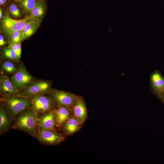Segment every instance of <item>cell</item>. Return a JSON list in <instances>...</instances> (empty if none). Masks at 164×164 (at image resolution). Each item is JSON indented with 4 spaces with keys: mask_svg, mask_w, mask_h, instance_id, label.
Segmentation results:
<instances>
[{
    "mask_svg": "<svg viewBox=\"0 0 164 164\" xmlns=\"http://www.w3.org/2000/svg\"><path fill=\"white\" fill-rule=\"evenodd\" d=\"M56 122V115L53 111L38 116V126L41 130H53Z\"/></svg>",
    "mask_w": 164,
    "mask_h": 164,
    "instance_id": "obj_10",
    "label": "cell"
},
{
    "mask_svg": "<svg viewBox=\"0 0 164 164\" xmlns=\"http://www.w3.org/2000/svg\"><path fill=\"white\" fill-rule=\"evenodd\" d=\"M45 11V3L42 0L38 1L29 13V18L31 20L41 21Z\"/></svg>",
    "mask_w": 164,
    "mask_h": 164,
    "instance_id": "obj_13",
    "label": "cell"
},
{
    "mask_svg": "<svg viewBox=\"0 0 164 164\" xmlns=\"http://www.w3.org/2000/svg\"><path fill=\"white\" fill-rule=\"evenodd\" d=\"M59 107H70L73 106L78 99L73 94L60 90H53L50 93L49 97Z\"/></svg>",
    "mask_w": 164,
    "mask_h": 164,
    "instance_id": "obj_4",
    "label": "cell"
},
{
    "mask_svg": "<svg viewBox=\"0 0 164 164\" xmlns=\"http://www.w3.org/2000/svg\"><path fill=\"white\" fill-rule=\"evenodd\" d=\"M31 20L28 17L20 20H15L11 19L6 15L2 21L3 31L9 36L14 31L22 30L26 24Z\"/></svg>",
    "mask_w": 164,
    "mask_h": 164,
    "instance_id": "obj_7",
    "label": "cell"
},
{
    "mask_svg": "<svg viewBox=\"0 0 164 164\" xmlns=\"http://www.w3.org/2000/svg\"><path fill=\"white\" fill-rule=\"evenodd\" d=\"M79 120L76 118L71 117L68 118L64 125V129L68 134L72 133L77 131L79 128Z\"/></svg>",
    "mask_w": 164,
    "mask_h": 164,
    "instance_id": "obj_17",
    "label": "cell"
},
{
    "mask_svg": "<svg viewBox=\"0 0 164 164\" xmlns=\"http://www.w3.org/2000/svg\"><path fill=\"white\" fill-rule=\"evenodd\" d=\"M7 0H0V5H3L7 2Z\"/></svg>",
    "mask_w": 164,
    "mask_h": 164,
    "instance_id": "obj_25",
    "label": "cell"
},
{
    "mask_svg": "<svg viewBox=\"0 0 164 164\" xmlns=\"http://www.w3.org/2000/svg\"><path fill=\"white\" fill-rule=\"evenodd\" d=\"M0 90L3 96L9 95H21L19 90L13 84L11 80L6 76L2 77L0 79Z\"/></svg>",
    "mask_w": 164,
    "mask_h": 164,
    "instance_id": "obj_11",
    "label": "cell"
},
{
    "mask_svg": "<svg viewBox=\"0 0 164 164\" xmlns=\"http://www.w3.org/2000/svg\"><path fill=\"white\" fill-rule=\"evenodd\" d=\"M14 0L17 2H20L22 0Z\"/></svg>",
    "mask_w": 164,
    "mask_h": 164,
    "instance_id": "obj_28",
    "label": "cell"
},
{
    "mask_svg": "<svg viewBox=\"0 0 164 164\" xmlns=\"http://www.w3.org/2000/svg\"><path fill=\"white\" fill-rule=\"evenodd\" d=\"M9 46L15 52L17 60L20 58L21 53V47L20 42H9Z\"/></svg>",
    "mask_w": 164,
    "mask_h": 164,
    "instance_id": "obj_20",
    "label": "cell"
},
{
    "mask_svg": "<svg viewBox=\"0 0 164 164\" xmlns=\"http://www.w3.org/2000/svg\"><path fill=\"white\" fill-rule=\"evenodd\" d=\"M30 108L38 116L53 111L54 103L50 97L41 95L30 98Z\"/></svg>",
    "mask_w": 164,
    "mask_h": 164,
    "instance_id": "obj_3",
    "label": "cell"
},
{
    "mask_svg": "<svg viewBox=\"0 0 164 164\" xmlns=\"http://www.w3.org/2000/svg\"><path fill=\"white\" fill-rule=\"evenodd\" d=\"M53 111L56 115V122L59 125H62L69 118L70 111L68 107H60Z\"/></svg>",
    "mask_w": 164,
    "mask_h": 164,
    "instance_id": "obj_16",
    "label": "cell"
},
{
    "mask_svg": "<svg viewBox=\"0 0 164 164\" xmlns=\"http://www.w3.org/2000/svg\"><path fill=\"white\" fill-rule=\"evenodd\" d=\"M10 80L15 87L19 90L32 83L33 78L25 67L22 65H20L11 77Z\"/></svg>",
    "mask_w": 164,
    "mask_h": 164,
    "instance_id": "obj_6",
    "label": "cell"
},
{
    "mask_svg": "<svg viewBox=\"0 0 164 164\" xmlns=\"http://www.w3.org/2000/svg\"><path fill=\"white\" fill-rule=\"evenodd\" d=\"M40 22V21L31 20L26 24L22 29V41L32 36L39 26Z\"/></svg>",
    "mask_w": 164,
    "mask_h": 164,
    "instance_id": "obj_15",
    "label": "cell"
},
{
    "mask_svg": "<svg viewBox=\"0 0 164 164\" xmlns=\"http://www.w3.org/2000/svg\"><path fill=\"white\" fill-rule=\"evenodd\" d=\"M40 142L45 145H53L59 143L63 139V136L53 130L36 131L35 135Z\"/></svg>",
    "mask_w": 164,
    "mask_h": 164,
    "instance_id": "obj_8",
    "label": "cell"
},
{
    "mask_svg": "<svg viewBox=\"0 0 164 164\" xmlns=\"http://www.w3.org/2000/svg\"><path fill=\"white\" fill-rule=\"evenodd\" d=\"M3 69L6 72L12 73L15 71L16 68L14 64L9 61H6L2 65Z\"/></svg>",
    "mask_w": 164,
    "mask_h": 164,
    "instance_id": "obj_21",
    "label": "cell"
},
{
    "mask_svg": "<svg viewBox=\"0 0 164 164\" xmlns=\"http://www.w3.org/2000/svg\"><path fill=\"white\" fill-rule=\"evenodd\" d=\"M1 100L4 103L12 118L30 107L31 105L30 97L22 95L5 96Z\"/></svg>",
    "mask_w": 164,
    "mask_h": 164,
    "instance_id": "obj_2",
    "label": "cell"
},
{
    "mask_svg": "<svg viewBox=\"0 0 164 164\" xmlns=\"http://www.w3.org/2000/svg\"><path fill=\"white\" fill-rule=\"evenodd\" d=\"M4 53L5 56L8 59L12 60L17 59L15 52L9 46L4 49Z\"/></svg>",
    "mask_w": 164,
    "mask_h": 164,
    "instance_id": "obj_23",
    "label": "cell"
},
{
    "mask_svg": "<svg viewBox=\"0 0 164 164\" xmlns=\"http://www.w3.org/2000/svg\"><path fill=\"white\" fill-rule=\"evenodd\" d=\"M36 0H22L20 2L23 11L26 13H29L35 5Z\"/></svg>",
    "mask_w": 164,
    "mask_h": 164,
    "instance_id": "obj_18",
    "label": "cell"
},
{
    "mask_svg": "<svg viewBox=\"0 0 164 164\" xmlns=\"http://www.w3.org/2000/svg\"><path fill=\"white\" fill-rule=\"evenodd\" d=\"M150 81L151 91L160 100L164 93V77L160 72L155 70L150 75Z\"/></svg>",
    "mask_w": 164,
    "mask_h": 164,
    "instance_id": "obj_9",
    "label": "cell"
},
{
    "mask_svg": "<svg viewBox=\"0 0 164 164\" xmlns=\"http://www.w3.org/2000/svg\"><path fill=\"white\" fill-rule=\"evenodd\" d=\"M51 84L47 81L32 83L20 93L21 95L31 97L32 96L50 93Z\"/></svg>",
    "mask_w": 164,
    "mask_h": 164,
    "instance_id": "obj_5",
    "label": "cell"
},
{
    "mask_svg": "<svg viewBox=\"0 0 164 164\" xmlns=\"http://www.w3.org/2000/svg\"><path fill=\"white\" fill-rule=\"evenodd\" d=\"M73 109L76 118L81 123L83 122L86 116V109L84 102L81 100H78L73 106Z\"/></svg>",
    "mask_w": 164,
    "mask_h": 164,
    "instance_id": "obj_14",
    "label": "cell"
},
{
    "mask_svg": "<svg viewBox=\"0 0 164 164\" xmlns=\"http://www.w3.org/2000/svg\"><path fill=\"white\" fill-rule=\"evenodd\" d=\"M9 12L14 17H20L21 16L19 9L17 6L14 3H12L9 5Z\"/></svg>",
    "mask_w": 164,
    "mask_h": 164,
    "instance_id": "obj_22",
    "label": "cell"
},
{
    "mask_svg": "<svg viewBox=\"0 0 164 164\" xmlns=\"http://www.w3.org/2000/svg\"><path fill=\"white\" fill-rule=\"evenodd\" d=\"M37 1H41V0H36Z\"/></svg>",
    "mask_w": 164,
    "mask_h": 164,
    "instance_id": "obj_29",
    "label": "cell"
},
{
    "mask_svg": "<svg viewBox=\"0 0 164 164\" xmlns=\"http://www.w3.org/2000/svg\"><path fill=\"white\" fill-rule=\"evenodd\" d=\"M8 36L9 42H20L22 39V30L14 31Z\"/></svg>",
    "mask_w": 164,
    "mask_h": 164,
    "instance_id": "obj_19",
    "label": "cell"
},
{
    "mask_svg": "<svg viewBox=\"0 0 164 164\" xmlns=\"http://www.w3.org/2000/svg\"><path fill=\"white\" fill-rule=\"evenodd\" d=\"M160 100L162 103L164 104V93L161 96Z\"/></svg>",
    "mask_w": 164,
    "mask_h": 164,
    "instance_id": "obj_26",
    "label": "cell"
},
{
    "mask_svg": "<svg viewBox=\"0 0 164 164\" xmlns=\"http://www.w3.org/2000/svg\"><path fill=\"white\" fill-rule=\"evenodd\" d=\"M10 117L8 110L4 106L0 108V134L2 135L9 128L11 124Z\"/></svg>",
    "mask_w": 164,
    "mask_h": 164,
    "instance_id": "obj_12",
    "label": "cell"
},
{
    "mask_svg": "<svg viewBox=\"0 0 164 164\" xmlns=\"http://www.w3.org/2000/svg\"><path fill=\"white\" fill-rule=\"evenodd\" d=\"M6 43L4 38L2 35L0 36V45L2 46L4 45Z\"/></svg>",
    "mask_w": 164,
    "mask_h": 164,
    "instance_id": "obj_24",
    "label": "cell"
},
{
    "mask_svg": "<svg viewBox=\"0 0 164 164\" xmlns=\"http://www.w3.org/2000/svg\"><path fill=\"white\" fill-rule=\"evenodd\" d=\"M12 128L18 129L34 136L38 126V116L30 107L15 117Z\"/></svg>",
    "mask_w": 164,
    "mask_h": 164,
    "instance_id": "obj_1",
    "label": "cell"
},
{
    "mask_svg": "<svg viewBox=\"0 0 164 164\" xmlns=\"http://www.w3.org/2000/svg\"><path fill=\"white\" fill-rule=\"evenodd\" d=\"M2 16V9L1 8L0 9V19H1Z\"/></svg>",
    "mask_w": 164,
    "mask_h": 164,
    "instance_id": "obj_27",
    "label": "cell"
}]
</instances>
